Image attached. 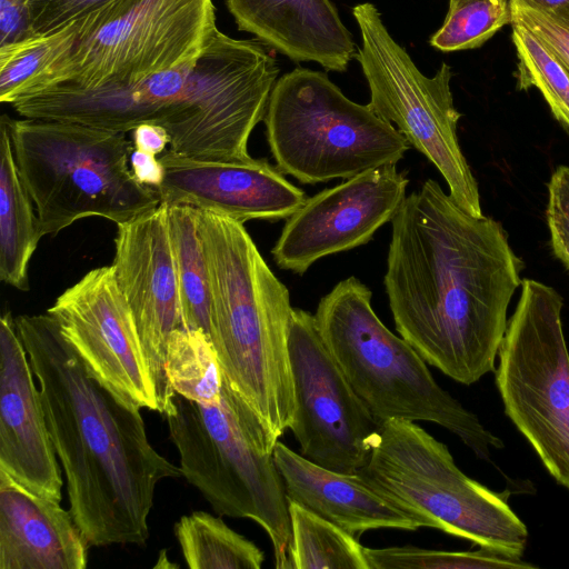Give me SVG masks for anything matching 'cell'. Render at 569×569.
I'll use <instances>...</instances> for the list:
<instances>
[{"label":"cell","instance_id":"cell-8","mask_svg":"<svg viewBox=\"0 0 569 569\" xmlns=\"http://www.w3.org/2000/svg\"><path fill=\"white\" fill-rule=\"evenodd\" d=\"M263 122L276 167L307 184L397 164L410 147L369 104L350 100L326 73L306 68L277 80Z\"/></svg>","mask_w":569,"mask_h":569},{"label":"cell","instance_id":"cell-6","mask_svg":"<svg viewBox=\"0 0 569 569\" xmlns=\"http://www.w3.org/2000/svg\"><path fill=\"white\" fill-rule=\"evenodd\" d=\"M8 123L41 237L88 217L123 223L160 204L128 167L132 143L123 132L47 119L8 117Z\"/></svg>","mask_w":569,"mask_h":569},{"label":"cell","instance_id":"cell-24","mask_svg":"<svg viewBox=\"0 0 569 569\" xmlns=\"http://www.w3.org/2000/svg\"><path fill=\"white\" fill-rule=\"evenodd\" d=\"M291 545L287 569H369L365 547L333 522L289 501Z\"/></svg>","mask_w":569,"mask_h":569},{"label":"cell","instance_id":"cell-1","mask_svg":"<svg viewBox=\"0 0 569 569\" xmlns=\"http://www.w3.org/2000/svg\"><path fill=\"white\" fill-rule=\"evenodd\" d=\"M522 268L498 221L427 179L391 220L383 284L398 333L455 381H479L495 371Z\"/></svg>","mask_w":569,"mask_h":569},{"label":"cell","instance_id":"cell-27","mask_svg":"<svg viewBox=\"0 0 569 569\" xmlns=\"http://www.w3.org/2000/svg\"><path fill=\"white\" fill-rule=\"evenodd\" d=\"M518 56V87H536L555 117L569 128V74L551 51L527 28L511 22Z\"/></svg>","mask_w":569,"mask_h":569},{"label":"cell","instance_id":"cell-15","mask_svg":"<svg viewBox=\"0 0 569 569\" xmlns=\"http://www.w3.org/2000/svg\"><path fill=\"white\" fill-rule=\"evenodd\" d=\"M117 226L111 266L136 321L158 412L166 415L176 395L166 372L168 341L172 331L184 328L167 204Z\"/></svg>","mask_w":569,"mask_h":569},{"label":"cell","instance_id":"cell-29","mask_svg":"<svg viewBox=\"0 0 569 569\" xmlns=\"http://www.w3.org/2000/svg\"><path fill=\"white\" fill-rule=\"evenodd\" d=\"M511 21L509 0H449L445 22L430 44L443 52L477 48Z\"/></svg>","mask_w":569,"mask_h":569},{"label":"cell","instance_id":"cell-17","mask_svg":"<svg viewBox=\"0 0 569 569\" xmlns=\"http://www.w3.org/2000/svg\"><path fill=\"white\" fill-rule=\"evenodd\" d=\"M10 311L0 320V469L38 495L61 501L63 486L39 387Z\"/></svg>","mask_w":569,"mask_h":569},{"label":"cell","instance_id":"cell-25","mask_svg":"<svg viewBox=\"0 0 569 569\" xmlns=\"http://www.w3.org/2000/svg\"><path fill=\"white\" fill-rule=\"evenodd\" d=\"M166 372L176 395L202 405L220 401V368L209 336L202 330L180 328L172 331Z\"/></svg>","mask_w":569,"mask_h":569},{"label":"cell","instance_id":"cell-7","mask_svg":"<svg viewBox=\"0 0 569 569\" xmlns=\"http://www.w3.org/2000/svg\"><path fill=\"white\" fill-rule=\"evenodd\" d=\"M216 29L213 0H109L79 19L70 48L14 100L46 90L136 84L196 61Z\"/></svg>","mask_w":569,"mask_h":569},{"label":"cell","instance_id":"cell-3","mask_svg":"<svg viewBox=\"0 0 569 569\" xmlns=\"http://www.w3.org/2000/svg\"><path fill=\"white\" fill-rule=\"evenodd\" d=\"M196 218L209 276V339L222 385L277 442L295 416L289 290L243 223L200 209Z\"/></svg>","mask_w":569,"mask_h":569},{"label":"cell","instance_id":"cell-2","mask_svg":"<svg viewBox=\"0 0 569 569\" xmlns=\"http://www.w3.org/2000/svg\"><path fill=\"white\" fill-rule=\"evenodd\" d=\"M67 480L69 510L90 547L143 545L157 485L180 478L147 437L140 407L86 368L56 319H14Z\"/></svg>","mask_w":569,"mask_h":569},{"label":"cell","instance_id":"cell-21","mask_svg":"<svg viewBox=\"0 0 569 569\" xmlns=\"http://www.w3.org/2000/svg\"><path fill=\"white\" fill-rule=\"evenodd\" d=\"M41 238L34 203L16 162L8 117L0 129V279L29 289V262Z\"/></svg>","mask_w":569,"mask_h":569},{"label":"cell","instance_id":"cell-26","mask_svg":"<svg viewBox=\"0 0 569 569\" xmlns=\"http://www.w3.org/2000/svg\"><path fill=\"white\" fill-rule=\"evenodd\" d=\"M369 569H533L538 566L480 547L476 551H442L413 546L366 548Z\"/></svg>","mask_w":569,"mask_h":569},{"label":"cell","instance_id":"cell-33","mask_svg":"<svg viewBox=\"0 0 569 569\" xmlns=\"http://www.w3.org/2000/svg\"><path fill=\"white\" fill-rule=\"evenodd\" d=\"M28 37L24 0H0V47Z\"/></svg>","mask_w":569,"mask_h":569},{"label":"cell","instance_id":"cell-14","mask_svg":"<svg viewBox=\"0 0 569 569\" xmlns=\"http://www.w3.org/2000/svg\"><path fill=\"white\" fill-rule=\"evenodd\" d=\"M409 179L396 164L375 168L321 190L288 218L271 249L276 264L303 274L321 258L368 243L391 222Z\"/></svg>","mask_w":569,"mask_h":569},{"label":"cell","instance_id":"cell-13","mask_svg":"<svg viewBox=\"0 0 569 569\" xmlns=\"http://www.w3.org/2000/svg\"><path fill=\"white\" fill-rule=\"evenodd\" d=\"M47 312L93 377L124 400L158 411L136 321L112 266L88 271Z\"/></svg>","mask_w":569,"mask_h":569},{"label":"cell","instance_id":"cell-31","mask_svg":"<svg viewBox=\"0 0 569 569\" xmlns=\"http://www.w3.org/2000/svg\"><path fill=\"white\" fill-rule=\"evenodd\" d=\"M109 0H24L30 36L48 34L97 10Z\"/></svg>","mask_w":569,"mask_h":569},{"label":"cell","instance_id":"cell-20","mask_svg":"<svg viewBox=\"0 0 569 569\" xmlns=\"http://www.w3.org/2000/svg\"><path fill=\"white\" fill-rule=\"evenodd\" d=\"M238 29L293 61L345 71L355 54L351 33L330 0H226Z\"/></svg>","mask_w":569,"mask_h":569},{"label":"cell","instance_id":"cell-36","mask_svg":"<svg viewBox=\"0 0 569 569\" xmlns=\"http://www.w3.org/2000/svg\"><path fill=\"white\" fill-rule=\"evenodd\" d=\"M510 7L530 9L535 11H550L569 0H509Z\"/></svg>","mask_w":569,"mask_h":569},{"label":"cell","instance_id":"cell-35","mask_svg":"<svg viewBox=\"0 0 569 569\" xmlns=\"http://www.w3.org/2000/svg\"><path fill=\"white\" fill-rule=\"evenodd\" d=\"M170 143L167 130L158 124L143 123L133 129V148L151 154H159Z\"/></svg>","mask_w":569,"mask_h":569},{"label":"cell","instance_id":"cell-4","mask_svg":"<svg viewBox=\"0 0 569 569\" xmlns=\"http://www.w3.org/2000/svg\"><path fill=\"white\" fill-rule=\"evenodd\" d=\"M371 297L365 283L349 277L321 298L315 313L322 340L356 395L381 425L391 419L432 422L489 460L503 441L438 385L413 347L382 323Z\"/></svg>","mask_w":569,"mask_h":569},{"label":"cell","instance_id":"cell-23","mask_svg":"<svg viewBox=\"0 0 569 569\" xmlns=\"http://www.w3.org/2000/svg\"><path fill=\"white\" fill-rule=\"evenodd\" d=\"M174 535L191 569H260L264 561L252 541L206 511L181 517Z\"/></svg>","mask_w":569,"mask_h":569},{"label":"cell","instance_id":"cell-18","mask_svg":"<svg viewBox=\"0 0 569 569\" xmlns=\"http://www.w3.org/2000/svg\"><path fill=\"white\" fill-rule=\"evenodd\" d=\"M273 459L289 501L356 536L372 529L416 531L433 528L428 518L388 498L358 472L330 470L278 441Z\"/></svg>","mask_w":569,"mask_h":569},{"label":"cell","instance_id":"cell-16","mask_svg":"<svg viewBox=\"0 0 569 569\" xmlns=\"http://www.w3.org/2000/svg\"><path fill=\"white\" fill-rule=\"evenodd\" d=\"M164 178L154 189L160 203L187 204L241 223L288 219L307 199L267 159L202 161L167 151L160 158Z\"/></svg>","mask_w":569,"mask_h":569},{"label":"cell","instance_id":"cell-12","mask_svg":"<svg viewBox=\"0 0 569 569\" xmlns=\"http://www.w3.org/2000/svg\"><path fill=\"white\" fill-rule=\"evenodd\" d=\"M288 350L295 397L290 430L315 463L357 473L371 455L381 423L353 391L318 330L315 316L292 308Z\"/></svg>","mask_w":569,"mask_h":569},{"label":"cell","instance_id":"cell-30","mask_svg":"<svg viewBox=\"0 0 569 569\" xmlns=\"http://www.w3.org/2000/svg\"><path fill=\"white\" fill-rule=\"evenodd\" d=\"M512 21L531 31L569 74V2L550 11L510 7Z\"/></svg>","mask_w":569,"mask_h":569},{"label":"cell","instance_id":"cell-22","mask_svg":"<svg viewBox=\"0 0 569 569\" xmlns=\"http://www.w3.org/2000/svg\"><path fill=\"white\" fill-rule=\"evenodd\" d=\"M167 221L183 326L186 329L202 330L209 336V276L197 228L196 208L167 204Z\"/></svg>","mask_w":569,"mask_h":569},{"label":"cell","instance_id":"cell-11","mask_svg":"<svg viewBox=\"0 0 569 569\" xmlns=\"http://www.w3.org/2000/svg\"><path fill=\"white\" fill-rule=\"evenodd\" d=\"M352 13L362 39L357 59L369 84V107L396 123L408 143L438 169L462 209L482 216L478 183L458 141L461 114L453 104L451 68L442 63L432 78L426 77L390 36L372 3L357 4Z\"/></svg>","mask_w":569,"mask_h":569},{"label":"cell","instance_id":"cell-9","mask_svg":"<svg viewBox=\"0 0 569 569\" xmlns=\"http://www.w3.org/2000/svg\"><path fill=\"white\" fill-rule=\"evenodd\" d=\"M358 473L388 498L431 520L435 529L523 557L528 529L506 497L465 475L447 446L415 421L383 422Z\"/></svg>","mask_w":569,"mask_h":569},{"label":"cell","instance_id":"cell-19","mask_svg":"<svg viewBox=\"0 0 569 569\" xmlns=\"http://www.w3.org/2000/svg\"><path fill=\"white\" fill-rule=\"evenodd\" d=\"M89 547L60 501L0 469V569H84Z\"/></svg>","mask_w":569,"mask_h":569},{"label":"cell","instance_id":"cell-34","mask_svg":"<svg viewBox=\"0 0 569 569\" xmlns=\"http://www.w3.org/2000/svg\"><path fill=\"white\" fill-rule=\"evenodd\" d=\"M131 171L142 184L157 189L164 178V168L154 154L134 149L130 154Z\"/></svg>","mask_w":569,"mask_h":569},{"label":"cell","instance_id":"cell-5","mask_svg":"<svg viewBox=\"0 0 569 569\" xmlns=\"http://www.w3.org/2000/svg\"><path fill=\"white\" fill-rule=\"evenodd\" d=\"M164 416L182 476L218 515L257 522L271 541L276 568L287 569L291 526L289 499L273 459L278 441L223 385L217 405L174 395Z\"/></svg>","mask_w":569,"mask_h":569},{"label":"cell","instance_id":"cell-28","mask_svg":"<svg viewBox=\"0 0 569 569\" xmlns=\"http://www.w3.org/2000/svg\"><path fill=\"white\" fill-rule=\"evenodd\" d=\"M79 20L48 34L24 38L0 47V101L9 103L19 90L73 42Z\"/></svg>","mask_w":569,"mask_h":569},{"label":"cell","instance_id":"cell-10","mask_svg":"<svg viewBox=\"0 0 569 569\" xmlns=\"http://www.w3.org/2000/svg\"><path fill=\"white\" fill-rule=\"evenodd\" d=\"M561 309L553 288L521 281L495 379L505 413L552 479L569 490V351Z\"/></svg>","mask_w":569,"mask_h":569},{"label":"cell","instance_id":"cell-32","mask_svg":"<svg viewBox=\"0 0 569 569\" xmlns=\"http://www.w3.org/2000/svg\"><path fill=\"white\" fill-rule=\"evenodd\" d=\"M550 241L556 257L569 269V167L560 166L548 183L546 210Z\"/></svg>","mask_w":569,"mask_h":569}]
</instances>
